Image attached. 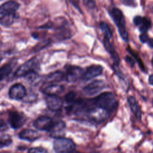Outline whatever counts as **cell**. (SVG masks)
Segmentation results:
<instances>
[{
  "instance_id": "cell-36",
  "label": "cell",
  "mask_w": 153,
  "mask_h": 153,
  "mask_svg": "<svg viewBox=\"0 0 153 153\" xmlns=\"http://www.w3.org/2000/svg\"><path fill=\"white\" fill-rule=\"evenodd\" d=\"M149 83L153 85V74L149 76Z\"/></svg>"
},
{
  "instance_id": "cell-27",
  "label": "cell",
  "mask_w": 153,
  "mask_h": 153,
  "mask_svg": "<svg viewBox=\"0 0 153 153\" xmlns=\"http://www.w3.org/2000/svg\"><path fill=\"white\" fill-rule=\"evenodd\" d=\"M28 153H48V152L42 147H33L28 150Z\"/></svg>"
},
{
  "instance_id": "cell-33",
  "label": "cell",
  "mask_w": 153,
  "mask_h": 153,
  "mask_svg": "<svg viewBox=\"0 0 153 153\" xmlns=\"http://www.w3.org/2000/svg\"><path fill=\"white\" fill-rule=\"evenodd\" d=\"M139 39L140 41L142 42V43H146L147 42V41L149 39V38L148 36V35L146 33H142L140 36H139Z\"/></svg>"
},
{
  "instance_id": "cell-21",
  "label": "cell",
  "mask_w": 153,
  "mask_h": 153,
  "mask_svg": "<svg viewBox=\"0 0 153 153\" xmlns=\"http://www.w3.org/2000/svg\"><path fill=\"white\" fill-rule=\"evenodd\" d=\"M55 35L58 39H66L70 37L71 33L68 29L60 27L57 29Z\"/></svg>"
},
{
  "instance_id": "cell-34",
  "label": "cell",
  "mask_w": 153,
  "mask_h": 153,
  "mask_svg": "<svg viewBox=\"0 0 153 153\" xmlns=\"http://www.w3.org/2000/svg\"><path fill=\"white\" fill-rule=\"evenodd\" d=\"M53 26V23L52 22H48V23H47L46 24H45V25L41 26V27H39V28L47 29H50V28H51Z\"/></svg>"
},
{
  "instance_id": "cell-5",
  "label": "cell",
  "mask_w": 153,
  "mask_h": 153,
  "mask_svg": "<svg viewBox=\"0 0 153 153\" xmlns=\"http://www.w3.org/2000/svg\"><path fill=\"white\" fill-rule=\"evenodd\" d=\"M38 59L36 57L32 58L20 66L19 68L16 70L14 75L16 77L26 76L29 74L34 72L35 69L38 68Z\"/></svg>"
},
{
  "instance_id": "cell-20",
  "label": "cell",
  "mask_w": 153,
  "mask_h": 153,
  "mask_svg": "<svg viewBox=\"0 0 153 153\" xmlns=\"http://www.w3.org/2000/svg\"><path fill=\"white\" fill-rule=\"evenodd\" d=\"M16 18L15 13L3 15L0 17V24L4 26H8L12 25Z\"/></svg>"
},
{
  "instance_id": "cell-6",
  "label": "cell",
  "mask_w": 153,
  "mask_h": 153,
  "mask_svg": "<svg viewBox=\"0 0 153 153\" xmlns=\"http://www.w3.org/2000/svg\"><path fill=\"white\" fill-rule=\"evenodd\" d=\"M27 120L25 115L17 111H13L9 113L8 121L11 127L14 129H17L23 126Z\"/></svg>"
},
{
  "instance_id": "cell-13",
  "label": "cell",
  "mask_w": 153,
  "mask_h": 153,
  "mask_svg": "<svg viewBox=\"0 0 153 153\" xmlns=\"http://www.w3.org/2000/svg\"><path fill=\"white\" fill-rule=\"evenodd\" d=\"M103 72V68L100 65H93L87 68L86 71L84 73L82 78L84 80H89L101 75Z\"/></svg>"
},
{
  "instance_id": "cell-25",
  "label": "cell",
  "mask_w": 153,
  "mask_h": 153,
  "mask_svg": "<svg viewBox=\"0 0 153 153\" xmlns=\"http://www.w3.org/2000/svg\"><path fill=\"white\" fill-rule=\"evenodd\" d=\"M12 142L11 137L9 135H4L0 137V148L10 145Z\"/></svg>"
},
{
  "instance_id": "cell-2",
  "label": "cell",
  "mask_w": 153,
  "mask_h": 153,
  "mask_svg": "<svg viewBox=\"0 0 153 153\" xmlns=\"http://www.w3.org/2000/svg\"><path fill=\"white\" fill-rule=\"evenodd\" d=\"M109 14L117 25L121 38L127 42L128 41V33L126 28V23L123 13L118 8H113L109 11Z\"/></svg>"
},
{
  "instance_id": "cell-30",
  "label": "cell",
  "mask_w": 153,
  "mask_h": 153,
  "mask_svg": "<svg viewBox=\"0 0 153 153\" xmlns=\"http://www.w3.org/2000/svg\"><path fill=\"white\" fill-rule=\"evenodd\" d=\"M143 20V17L139 16H135L133 19V23L136 26H140Z\"/></svg>"
},
{
  "instance_id": "cell-12",
  "label": "cell",
  "mask_w": 153,
  "mask_h": 153,
  "mask_svg": "<svg viewBox=\"0 0 153 153\" xmlns=\"http://www.w3.org/2000/svg\"><path fill=\"white\" fill-rule=\"evenodd\" d=\"M19 8L18 2L14 1H9L0 5V14L6 15L15 13Z\"/></svg>"
},
{
  "instance_id": "cell-17",
  "label": "cell",
  "mask_w": 153,
  "mask_h": 153,
  "mask_svg": "<svg viewBox=\"0 0 153 153\" xmlns=\"http://www.w3.org/2000/svg\"><path fill=\"white\" fill-rule=\"evenodd\" d=\"M63 87L57 84H50L44 87L42 91L47 95H56L60 94L63 91Z\"/></svg>"
},
{
  "instance_id": "cell-1",
  "label": "cell",
  "mask_w": 153,
  "mask_h": 153,
  "mask_svg": "<svg viewBox=\"0 0 153 153\" xmlns=\"http://www.w3.org/2000/svg\"><path fill=\"white\" fill-rule=\"evenodd\" d=\"M93 104L109 113L115 110L118 105V101L115 95L111 92H104L92 99Z\"/></svg>"
},
{
  "instance_id": "cell-7",
  "label": "cell",
  "mask_w": 153,
  "mask_h": 153,
  "mask_svg": "<svg viewBox=\"0 0 153 153\" xmlns=\"http://www.w3.org/2000/svg\"><path fill=\"white\" fill-rule=\"evenodd\" d=\"M105 82L102 80H94L85 86L82 91L87 96H93L101 91L105 87Z\"/></svg>"
},
{
  "instance_id": "cell-31",
  "label": "cell",
  "mask_w": 153,
  "mask_h": 153,
  "mask_svg": "<svg viewBox=\"0 0 153 153\" xmlns=\"http://www.w3.org/2000/svg\"><path fill=\"white\" fill-rule=\"evenodd\" d=\"M125 60L126 62L131 67H133L135 64V61L129 56H126L125 57Z\"/></svg>"
},
{
  "instance_id": "cell-28",
  "label": "cell",
  "mask_w": 153,
  "mask_h": 153,
  "mask_svg": "<svg viewBox=\"0 0 153 153\" xmlns=\"http://www.w3.org/2000/svg\"><path fill=\"white\" fill-rule=\"evenodd\" d=\"M50 42V40L49 39H47V40H44L43 41L40 42L39 44H38L35 48H33L35 51H39L40 50H41L42 48H44L45 47H46Z\"/></svg>"
},
{
  "instance_id": "cell-11",
  "label": "cell",
  "mask_w": 153,
  "mask_h": 153,
  "mask_svg": "<svg viewBox=\"0 0 153 153\" xmlns=\"http://www.w3.org/2000/svg\"><path fill=\"white\" fill-rule=\"evenodd\" d=\"M45 103L48 108L52 111H59L63 106L62 100L56 95H47Z\"/></svg>"
},
{
  "instance_id": "cell-9",
  "label": "cell",
  "mask_w": 153,
  "mask_h": 153,
  "mask_svg": "<svg viewBox=\"0 0 153 153\" xmlns=\"http://www.w3.org/2000/svg\"><path fill=\"white\" fill-rule=\"evenodd\" d=\"M8 95L11 99L16 100H22L26 95V89L22 84L16 83L10 88Z\"/></svg>"
},
{
  "instance_id": "cell-38",
  "label": "cell",
  "mask_w": 153,
  "mask_h": 153,
  "mask_svg": "<svg viewBox=\"0 0 153 153\" xmlns=\"http://www.w3.org/2000/svg\"><path fill=\"white\" fill-rule=\"evenodd\" d=\"M2 59V55L0 54V62H1Z\"/></svg>"
},
{
  "instance_id": "cell-37",
  "label": "cell",
  "mask_w": 153,
  "mask_h": 153,
  "mask_svg": "<svg viewBox=\"0 0 153 153\" xmlns=\"http://www.w3.org/2000/svg\"><path fill=\"white\" fill-rule=\"evenodd\" d=\"M5 124H4V123L3 122V121L2 120H0V129H1L4 126H5Z\"/></svg>"
},
{
  "instance_id": "cell-39",
  "label": "cell",
  "mask_w": 153,
  "mask_h": 153,
  "mask_svg": "<svg viewBox=\"0 0 153 153\" xmlns=\"http://www.w3.org/2000/svg\"><path fill=\"white\" fill-rule=\"evenodd\" d=\"M151 62H152V65H153V57H152V59Z\"/></svg>"
},
{
  "instance_id": "cell-22",
  "label": "cell",
  "mask_w": 153,
  "mask_h": 153,
  "mask_svg": "<svg viewBox=\"0 0 153 153\" xmlns=\"http://www.w3.org/2000/svg\"><path fill=\"white\" fill-rule=\"evenodd\" d=\"M12 71V67L10 64H5L2 66L0 68V81L2 80L7 76L10 75V74Z\"/></svg>"
},
{
  "instance_id": "cell-3",
  "label": "cell",
  "mask_w": 153,
  "mask_h": 153,
  "mask_svg": "<svg viewBox=\"0 0 153 153\" xmlns=\"http://www.w3.org/2000/svg\"><path fill=\"white\" fill-rule=\"evenodd\" d=\"M53 148L56 153H74L75 144L71 139L57 137L53 142Z\"/></svg>"
},
{
  "instance_id": "cell-40",
  "label": "cell",
  "mask_w": 153,
  "mask_h": 153,
  "mask_svg": "<svg viewBox=\"0 0 153 153\" xmlns=\"http://www.w3.org/2000/svg\"><path fill=\"white\" fill-rule=\"evenodd\" d=\"M152 105H153V99H152Z\"/></svg>"
},
{
  "instance_id": "cell-32",
  "label": "cell",
  "mask_w": 153,
  "mask_h": 153,
  "mask_svg": "<svg viewBox=\"0 0 153 153\" xmlns=\"http://www.w3.org/2000/svg\"><path fill=\"white\" fill-rule=\"evenodd\" d=\"M84 3L89 8H93L95 6V2L93 0H83Z\"/></svg>"
},
{
  "instance_id": "cell-18",
  "label": "cell",
  "mask_w": 153,
  "mask_h": 153,
  "mask_svg": "<svg viewBox=\"0 0 153 153\" xmlns=\"http://www.w3.org/2000/svg\"><path fill=\"white\" fill-rule=\"evenodd\" d=\"M127 102L132 113L137 118L140 120L141 118V111L136 99L133 96H129L127 98Z\"/></svg>"
},
{
  "instance_id": "cell-16",
  "label": "cell",
  "mask_w": 153,
  "mask_h": 153,
  "mask_svg": "<svg viewBox=\"0 0 153 153\" xmlns=\"http://www.w3.org/2000/svg\"><path fill=\"white\" fill-rule=\"evenodd\" d=\"M103 43V45H104V47L105 48L106 50L111 54L114 65L116 66H118L120 63V57H119L118 53L115 50L114 47L111 44L109 39L108 38H104Z\"/></svg>"
},
{
  "instance_id": "cell-26",
  "label": "cell",
  "mask_w": 153,
  "mask_h": 153,
  "mask_svg": "<svg viewBox=\"0 0 153 153\" xmlns=\"http://www.w3.org/2000/svg\"><path fill=\"white\" fill-rule=\"evenodd\" d=\"M65 100L68 105L73 103L76 100V94L74 91L68 93L65 96Z\"/></svg>"
},
{
  "instance_id": "cell-10",
  "label": "cell",
  "mask_w": 153,
  "mask_h": 153,
  "mask_svg": "<svg viewBox=\"0 0 153 153\" xmlns=\"http://www.w3.org/2000/svg\"><path fill=\"white\" fill-rule=\"evenodd\" d=\"M84 73V70L81 68L76 66H70L66 71V79L68 82H73L82 77Z\"/></svg>"
},
{
  "instance_id": "cell-14",
  "label": "cell",
  "mask_w": 153,
  "mask_h": 153,
  "mask_svg": "<svg viewBox=\"0 0 153 153\" xmlns=\"http://www.w3.org/2000/svg\"><path fill=\"white\" fill-rule=\"evenodd\" d=\"M65 127V123L63 121H54L53 126L49 131L50 133L51 136L55 139L62 137Z\"/></svg>"
},
{
  "instance_id": "cell-15",
  "label": "cell",
  "mask_w": 153,
  "mask_h": 153,
  "mask_svg": "<svg viewBox=\"0 0 153 153\" xmlns=\"http://www.w3.org/2000/svg\"><path fill=\"white\" fill-rule=\"evenodd\" d=\"M19 137L23 140L33 142L37 140L40 137L39 133L34 130L24 129L22 130L19 134Z\"/></svg>"
},
{
  "instance_id": "cell-23",
  "label": "cell",
  "mask_w": 153,
  "mask_h": 153,
  "mask_svg": "<svg viewBox=\"0 0 153 153\" xmlns=\"http://www.w3.org/2000/svg\"><path fill=\"white\" fill-rule=\"evenodd\" d=\"M99 27L103 33L104 38H108L109 39H111L112 37V31H111V29L109 28V26L108 25V24L106 23L105 22H102L99 24Z\"/></svg>"
},
{
  "instance_id": "cell-4",
  "label": "cell",
  "mask_w": 153,
  "mask_h": 153,
  "mask_svg": "<svg viewBox=\"0 0 153 153\" xmlns=\"http://www.w3.org/2000/svg\"><path fill=\"white\" fill-rule=\"evenodd\" d=\"M85 114L89 120L96 123H102L105 121L108 118L109 115L108 112L95 105L89 107Z\"/></svg>"
},
{
  "instance_id": "cell-24",
  "label": "cell",
  "mask_w": 153,
  "mask_h": 153,
  "mask_svg": "<svg viewBox=\"0 0 153 153\" xmlns=\"http://www.w3.org/2000/svg\"><path fill=\"white\" fill-rule=\"evenodd\" d=\"M151 26L150 21L146 18H143V20L139 26V30L142 33H145Z\"/></svg>"
},
{
  "instance_id": "cell-19",
  "label": "cell",
  "mask_w": 153,
  "mask_h": 153,
  "mask_svg": "<svg viewBox=\"0 0 153 153\" xmlns=\"http://www.w3.org/2000/svg\"><path fill=\"white\" fill-rule=\"evenodd\" d=\"M64 78V74L60 71H56L48 75L45 78V81L48 83L54 84L63 80Z\"/></svg>"
},
{
  "instance_id": "cell-29",
  "label": "cell",
  "mask_w": 153,
  "mask_h": 153,
  "mask_svg": "<svg viewBox=\"0 0 153 153\" xmlns=\"http://www.w3.org/2000/svg\"><path fill=\"white\" fill-rule=\"evenodd\" d=\"M121 3L125 5L130 7H134L136 5L134 0H120Z\"/></svg>"
},
{
  "instance_id": "cell-8",
  "label": "cell",
  "mask_w": 153,
  "mask_h": 153,
  "mask_svg": "<svg viewBox=\"0 0 153 153\" xmlns=\"http://www.w3.org/2000/svg\"><path fill=\"white\" fill-rule=\"evenodd\" d=\"M54 121L47 116H40L33 122V126L39 130L50 131Z\"/></svg>"
},
{
  "instance_id": "cell-35",
  "label": "cell",
  "mask_w": 153,
  "mask_h": 153,
  "mask_svg": "<svg viewBox=\"0 0 153 153\" xmlns=\"http://www.w3.org/2000/svg\"><path fill=\"white\" fill-rule=\"evenodd\" d=\"M146 43L151 48H153V38H149Z\"/></svg>"
}]
</instances>
